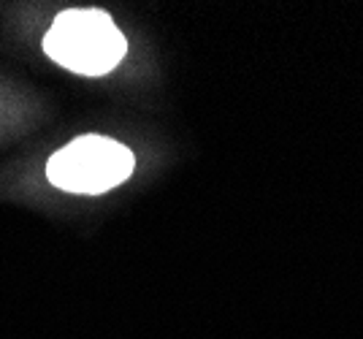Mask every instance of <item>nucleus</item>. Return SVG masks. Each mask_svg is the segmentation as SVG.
I'll return each instance as SVG.
<instances>
[{
  "label": "nucleus",
  "mask_w": 363,
  "mask_h": 339,
  "mask_svg": "<svg viewBox=\"0 0 363 339\" xmlns=\"http://www.w3.org/2000/svg\"><path fill=\"white\" fill-rule=\"evenodd\" d=\"M44 52L49 60L79 77H104L120 65L128 41L106 11L68 9L46 30Z\"/></svg>",
  "instance_id": "f257e3e1"
},
{
  "label": "nucleus",
  "mask_w": 363,
  "mask_h": 339,
  "mask_svg": "<svg viewBox=\"0 0 363 339\" xmlns=\"http://www.w3.org/2000/svg\"><path fill=\"white\" fill-rule=\"evenodd\" d=\"M136 166L133 152L106 136H79L49 157V182L68 193L98 196L122 185Z\"/></svg>",
  "instance_id": "f03ea898"
}]
</instances>
